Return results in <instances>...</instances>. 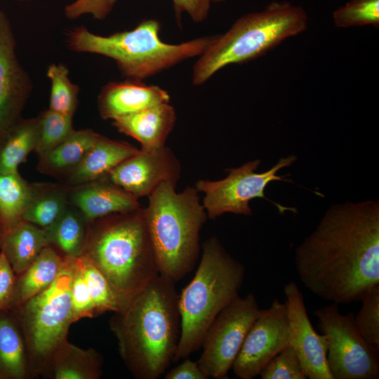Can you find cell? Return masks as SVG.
Segmentation results:
<instances>
[{"label": "cell", "mask_w": 379, "mask_h": 379, "mask_svg": "<svg viewBox=\"0 0 379 379\" xmlns=\"http://www.w3.org/2000/svg\"><path fill=\"white\" fill-rule=\"evenodd\" d=\"M301 283L338 305L361 301L379 285V201L331 206L295 251Z\"/></svg>", "instance_id": "cell-1"}, {"label": "cell", "mask_w": 379, "mask_h": 379, "mask_svg": "<svg viewBox=\"0 0 379 379\" xmlns=\"http://www.w3.org/2000/svg\"><path fill=\"white\" fill-rule=\"evenodd\" d=\"M175 283L159 274L109 319L119 354L137 379H157L173 361L181 329Z\"/></svg>", "instance_id": "cell-2"}, {"label": "cell", "mask_w": 379, "mask_h": 379, "mask_svg": "<svg viewBox=\"0 0 379 379\" xmlns=\"http://www.w3.org/2000/svg\"><path fill=\"white\" fill-rule=\"evenodd\" d=\"M80 256L102 272L126 305L159 274L142 208L88 222Z\"/></svg>", "instance_id": "cell-3"}, {"label": "cell", "mask_w": 379, "mask_h": 379, "mask_svg": "<svg viewBox=\"0 0 379 379\" xmlns=\"http://www.w3.org/2000/svg\"><path fill=\"white\" fill-rule=\"evenodd\" d=\"M160 29L161 24L155 19L142 20L131 30L109 36L95 34L79 26L67 32V43L74 52L112 59L126 79L143 81L185 60L200 56L213 38L205 36L171 44L160 39Z\"/></svg>", "instance_id": "cell-4"}, {"label": "cell", "mask_w": 379, "mask_h": 379, "mask_svg": "<svg viewBox=\"0 0 379 379\" xmlns=\"http://www.w3.org/2000/svg\"><path fill=\"white\" fill-rule=\"evenodd\" d=\"M164 182L148 196L143 208L159 274L180 281L194 268L199 253V234L208 215L196 187L180 193Z\"/></svg>", "instance_id": "cell-5"}, {"label": "cell", "mask_w": 379, "mask_h": 379, "mask_svg": "<svg viewBox=\"0 0 379 379\" xmlns=\"http://www.w3.org/2000/svg\"><path fill=\"white\" fill-rule=\"evenodd\" d=\"M245 272L216 237L204 242L196 273L179 295L181 329L173 361L188 358L201 347L215 318L239 296Z\"/></svg>", "instance_id": "cell-6"}, {"label": "cell", "mask_w": 379, "mask_h": 379, "mask_svg": "<svg viewBox=\"0 0 379 379\" xmlns=\"http://www.w3.org/2000/svg\"><path fill=\"white\" fill-rule=\"evenodd\" d=\"M308 15L290 2H272L262 11L243 15L213 38L192 69V84L200 86L223 67L258 58L307 27Z\"/></svg>", "instance_id": "cell-7"}, {"label": "cell", "mask_w": 379, "mask_h": 379, "mask_svg": "<svg viewBox=\"0 0 379 379\" xmlns=\"http://www.w3.org/2000/svg\"><path fill=\"white\" fill-rule=\"evenodd\" d=\"M77 260L65 255L61 270L51 286L11 309L24 335L33 378L41 375L53 352L67 339L74 323L71 286Z\"/></svg>", "instance_id": "cell-8"}, {"label": "cell", "mask_w": 379, "mask_h": 379, "mask_svg": "<svg viewBox=\"0 0 379 379\" xmlns=\"http://www.w3.org/2000/svg\"><path fill=\"white\" fill-rule=\"evenodd\" d=\"M314 314L326 340L333 379H378L379 350L359 333L352 312L343 314L338 305L332 303L315 310Z\"/></svg>", "instance_id": "cell-9"}, {"label": "cell", "mask_w": 379, "mask_h": 379, "mask_svg": "<svg viewBox=\"0 0 379 379\" xmlns=\"http://www.w3.org/2000/svg\"><path fill=\"white\" fill-rule=\"evenodd\" d=\"M295 155L281 158L271 168L264 172H256L260 161H249L239 167L227 169V176L222 180L212 181L200 180L195 187L204 194L203 206L208 218L215 219L227 213L252 215L249 202L253 199H265L274 204L281 213L292 211L293 208L284 207L265 197L266 187L273 181H291L280 176L278 171L291 166L297 160Z\"/></svg>", "instance_id": "cell-10"}, {"label": "cell", "mask_w": 379, "mask_h": 379, "mask_svg": "<svg viewBox=\"0 0 379 379\" xmlns=\"http://www.w3.org/2000/svg\"><path fill=\"white\" fill-rule=\"evenodd\" d=\"M260 308L251 293L239 295L223 308L206 332L198 365L208 378L227 379L228 372Z\"/></svg>", "instance_id": "cell-11"}, {"label": "cell", "mask_w": 379, "mask_h": 379, "mask_svg": "<svg viewBox=\"0 0 379 379\" xmlns=\"http://www.w3.org/2000/svg\"><path fill=\"white\" fill-rule=\"evenodd\" d=\"M290 343L286 305L274 298L269 307L260 309L233 363L234 373L241 379L254 378Z\"/></svg>", "instance_id": "cell-12"}, {"label": "cell", "mask_w": 379, "mask_h": 379, "mask_svg": "<svg viewBox=\"0 0 379 379\" xmlns=\"http://www.w3.org/2000/svg\"><path fill=\"white\" fill-rule=\"evenodd\" d=\"M180 173L179 161L172 150L164 146L153 149H141L102 179L138 199L149 196L162 182L177 184Z\"/></svg>", "instance_id": "cell-13"}, {"label": "cell", "mask_w": 379, "mask_h": 379, "mask_svg": "<svg viewBox=\"0 0 379 379\" xmlns=\"http://www.w3.org/2000/svg\"><path fill=\"white\" fill-rule=\"evenodd\" d=\"M16 41L6 13L0 11V142L21 119L33 85L16 55Z\"/></svg>", "instance_id": "cell-14"}, {"label": "cell", "mask_w": 379, "mask_h": 379, "mask_svg": "<svg viewBox=\"0 0 379 379\" xmlns=\"http://www.w3.org/2000/svg\"><path fill=\"white\" fill-rule=\"evenodd\" d=\"M284 293L290 325V345L298 354L307 378L333 379L327 365L326 340L313 328L302 293L291 281L285 285Z\"/></svg>", "instance_id": "cell-15"}, {"label": "cell", "mask_w": 379, "mask_h": 379, "mask_svg": "<svg viewBox=\"0 0 379 379\" xmlns=\"http://www.w3.org/2000/svg\"><path fill=\"white\" fill-rule=\"evenodd\" d=\"M170 98L168 91L159 86L126 79L123 81H110L104 86L98 95V107L102 119L114 120L169 102Z\"/></svg>", "instance_id": "cell-16"}, {"label": "cell", "mask_w": 379, "mask_h": 379, "mask_svg": "<svg viewBox=\"0 0 379 379\" xmlns=\"http://www.w3.org/2000/svg\"><path fill=\"white\" fill-rule=\"evenodd\" d=\"M175 121L174 107L164 102L117 118L112 125L119 132L138 140L142 149H153L165 146Z\"/></svg>", "instance_id": "cell-17"}, {"label": "cell", "mask_w": 379, "mask_h": 379, "mask_svg": "<svg viewBox=\"0 0 379 379\" xmlns=\"http://www.w3.org/2000/svg\"><path fill=\"white\" fill-rule=\"evenodd\" d=\"M81 185L72 192L71 200L88 222L141 208L137 198L105 179Z\"/></svg>", "instance_id": "cell-18"}, {"label": "cell", "mask_w": 379, "mask_h": 379, "mask_svg": "<svg viewBox=\"0 0 379 379\" xmlns=\"http://www.w3.org/2000/svg\"><path fill=\"white\" fill-rule=\"evenodd\" d=\"M102 365L103 358L95 349H82L67 338L54 350L41 375L52 379H99Z\"/></svg>", "instance_id": "cell-19"}, {"label": "cell", "mask_w": 379, "mask_h": 379, "mask_svg": "<svg viewBox=\"0 0 379 379\" xmlns=\"http://www.w3.org/2000/svg\"><path fill=\"white\" fill-rule=\"evenodd\" d=\"M139 150L128 143L112 140L100 135L82 161L69 174V183L81 185L102 179Z\"/></svg>", "instance_id": "cell-20"}, {"label": "cell", "mask_w": 379, "mask_h": 379, "mask_svg": "<svg viewBox=\"0 0 379 379\" xmlns=\"http://www.w3.org/2000/svg\"><path fill=\"white\" fill-rule=\"evenodd\" d=\"M34 378L26 342L12 310L0 311V379Z\"/></svg>", "instance_id": "cell-21"}, {"label": "cell", "mask_w": 379, "mask_h": 379, "mask_svg": "<svg viewBox=\"0 0 379 379\" xmlns=\"http://www.w3.org/2000/svg\"><path fill=\"white\" fill-rule=\"evenodd\" d=\"M50 245L45 229L24 220L8 231L0 232V251L16 276L25 272L42 249Z\"/></svg>", "instance_id": "cell-22"}, {"label": "cell", "mask_w": 379, "mask_h": 379, "mask_svg": "<svg viewBox=\"0 0 379 379\" xmlns=\"http://www.w3.org/2000/svg\"><path fill=\"white\" fill-rule=\"evenodd\" d=\"M64 260L65 255L53 246L44 248L28 268L16 276L11 310L50 287L57 279Z\"/></svg>", "instance_id": "cell-23"}, {"label": "cell", "mask_w": 379, "mask_h": 379, "mask_svg": "<svg viewBox=\"0 0 379 379\" xmlns=\"http://www.w3.org/2000/svg\"><path fill=\"white\" fill-rule=\"evenodd\" d=\"M100 134L91 129L74 131L62 143L39 155V168L43 173L69 174L79 164Z\"/></svg>", "instance_id": "cell-24"}, {"label": "cell", "mask_w": 379, "mask_h": 379, "mask_svg": "<svg viewBox=\"0 0 379 379\" xmlns=\"http://www.w3.org/2000/svg\"><path fill=\"white\" fill-rule=\"evenodd\" d=\"M39 134L38 119H20L0 142V173H15L34 151Z\"/></svg>", "instance_id": "cell-25"}, {"label": "cell", "mask_w": 379, "mask_h": 379, "mask_svg": "<svg viewBox=\"0 0 379 379\" xmlns=\"http://www.w3.org/2000/svg\"><path fill=\"white\" fill-rule=\"evenodd\" d=\"M33 193V185L18 172L0 173V232L8 231L23 220Z\"/></svg>", "instance_id": "cell-26"}, {"label": "cell", "mask_w": 379, "mask_h": 379, "mask_svg": "<svg viewBox=\"0 0 379 379\" xmlns=\"http://www.w3.org/2000/svg\"><path fill=\"white\" fill-rule=\"evenodd\" d=\"M88 227V222L79 209L67 207L60 218L45 230L51 245L64 255L78 258L86 243Z\"/></svg>", "instance_id": "cell-27"}, {"label": "cell", "mask_w": 379, "mask_h": 379, "mask_svg": "<svg viewBox=\"0 0 379 379\" xmlns=\"http://www.w3.org/2000/svg\"><path fill=\"white\" fill-rule=\"evenodd\" d=\"M32 199L23 220L41 228L52 226L68 207V196L65 188L33 186Z\"/></svg>", "instance_id": "cell-28"}, {"label": "cell", "mask_w": 379, "mask_h": 379, "mask_svg": "<svg viewBox=\"0 0 379 379\" xmlns=\"http://www.w3.org/2000/svg\"><path fill=\"white\" fill-rule=\"evenodd\" d=\"M79 267L93 301L96 315L118 312L126 305L116 293L102 272L87 258H77Z\"/></svg>", "instance_id": "cell-29"}, {"label": "cell", "mask_w": 379, "mask_h": 379, "mask_svg": "<svg viewBox=\"0 0 379 379\" xmlns=\"http://www.w3.org/2000/svg\"><path fill=\"white\" fill-rule=\"evenodd\" d=\"M46 75L51 81L48 109L73 117L79 88L71 81L68 68L63 64L52 63L48 67Z\"/></svg>", "instance_id": "cell-30"}, {"label": "cell", "mask_w": 379, "mask_h": 379, "mask_svg": "<svg viewBox=\"0 0 379 379\" xmlns=\"http://www.w3.org/2000/svg\"><path fill=\"white\" fill-rule=\"evenodd\" d=\"M39 134L35 152L41 155L65 141L74 131L72 117L50 109L38 117Z\"/></svg>", "instance_id": "cell-31"}, {"label": "cell", "mask_w": 379, "mask_h": 379, "mask_svg": "<svg viewBox=\"0 0 379 379\" xmlns=\"http://www.w3.org/2000/svg\"><path fill=\"white\" fill-rule=\"evenodd\" d=\"M333 19L337 27L379 26V0H350L336 9Z\"/></svg>", "instance_id": "cell-32"}, {"label": "cell", "mask_w": 379, "mask_h": 379, "mask_svg": "<svg viewBox=\"0 0 379 379\" xmlns=\"http://www.w3.org/2000/svg\"><path fill=\"white\" fill-rule=\"evenodd\" d=\"M361 301V309L354 317L355 327L366 343L379 350V285L373 287Z\"/></svg>", "instance_id": "cell-33"}, {"label": "cell", "mask_w": 379, "mask_h": 379, "mask_svg": "<svg viewBox=\"0 0 379 379\" xmlns=\"http://www.w3.org/2000/svg\"><path fill=\"white\" fill-rule=\"evenodd\" d=\"M262 379L307 378L295 350L288 345L274 356L263 368Z\"/></svg>", "instance_id": "cell-34"}, {"label": "cell", "mask_w": 379, "mask_h": 379, "mask_svg": "<svg viewBox=\"0 0 379 379\" xmlns=\"http://www.w3.org/2000/svg\"><path fill=\"white\" fill-rule=\"evenodd\" d=\"M71 303L73 322L96 315L95 307L77 260L71 286Z\"/></svg>", "instance_id": "cell-35"}, {"label": "cell", "mask_w": 379, "mask_h": 379, "mask_svg": "<svg viewBox=\"0 0 379 379\" xmlns=\"http://www.w3.org/2000/svg\"><path fill=\"white\" fill-rule=\"evenodd\" d=\"M117 0H75L65 8V15L69 20L90 14L95 19L105 20L112 12Z\"/></svg>", "instance_id": "cell-36"}, {"label": "cell", "mask_w": 379, "mask_h": 379, "mask_svg": "<svg viewBox=\"0 0 379 379\" xmlns=\"http://www.w3.org/2000/svg\"><path fill=\"white\" fill-rule=\"evenodd\" d=\"M16 275L0 251V311L11 310Z\"/></svg>", "instance_id": "cell-37"}, {"label": "cell", "mask_w": 379, "mask_h": 379, "mask_svg": "<svg viewBox=\"0 0 379 379\" xmlns=\"http://www.w3.org/2000/svg\"><path fill=\"white\" fill-rule=\"evenodd\" d=\"M175 15L180 25L181 15L186 12L197 23L204 22L208 17L212 0H172Z\"/></svg>", "instance_id": "cell-38"}, {"label": "cell", "mask_w": 379, "mask_h": 379, "mask_svg": "<svg viewBox=\"0 0 379 379\" xmlns=\"http://www.w3.org/2000/svg\"><path fill=\"white\" fill-rule=\"evenodd\" d=\"M165 379H208L200 369L197 361L188 358L165 374Z\"/></svg>", "instance_id": "cell-39"}, {"label": "cell", "mask_w": 379, "mask_h": 379, "mask_svg": "<svg viewBox=\"0 0 379 379\" xmlns=\"http://www.w3.org/2000/svg\"><path fill=\"white\" fill-rule=\"evenodd\" d=\"M212 1H215V2H220V1H223L225 0H212Z\"/></svg>", "instance_id": "cell-40"}, {"label": "cell", "mask_w": 379, "mask_h": 379, "mask_svg": "<svg viewBox=\"0 0 379 379\" xmlns=\"http://www.w3.org/2000/svg\"><path fill=\"white\" fill-rule=\"evenodd\" d=\"M21 1H32V0H21Z\"/></svg>", "instance_id": "cell-41"}]
</instances>
